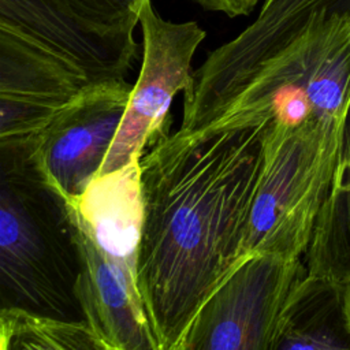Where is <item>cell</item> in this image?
Segmentation results:
<instances>
[{"label":"cell","instance_id":"6da1fadb","mask_svg":"<svg viewBox=\"0 0 350 350\" xmlns=\"http://www.w3.org/2000/svg\"><path fill=\"white\" fill-rule=\"evenodd\" d=\"M267 127L168 126L141 159L137 283L156 350H178L194 317L247 258L243 250Z\"/></svg>","mask_w":350,"mask_h":350},{"label":"cell","instance_id":"7a4b0ae2","mask_svg":"<svg viewBox=\"0 0 350 350\" xmlns=\"http://www.w3.org/2000/svg\"><path fill=\"white\" fill-rule=\"evenodd\" d=\"M183 94L179 130H294L350 109V12L320 11L286 41L213 49Z\"/></svg>","mask_w":350,"mask_h":350},{"label":"cell","instance_id":"3957f363","mask_svg":"<svg viewBox=\"0 0 350 350\" xmlns=\"http://www.w3.org/2000/svg\"><path fill=\"white\" fill-rule=\"evenodd\" d=\"M0 152L1 308L81 320V253L70 204L38 172L23 148Z\"/></svg>","mask_w":350,"mask_h":350},{"label":"cell","instance_id":"277c9868","mask_svg":"<svg viewBox=\"0 0 350 350\" xmlns=\"http://www.w3.org/2000/svg\"><path fill=\"white\" fill-rule=\"evenodd\" d=\"M349 111L294 130H265L246 257L295 260L306 253L336 172Z\"/></svg>","mask_w":350,"mask_h":350},{"label":"cell","instance_id":"5b68a950","mask_svg":"<svg viewBox=\"0 0 350 350\" xmlns=\"http://www.w3.org/2000/svg\"><path fill=\"white\" fill-rule=\"evenodd\" d=\"M144 0H0V37L52 59L86 86L126 81Z\"/></svg>","mask_w":350,"mask_h":350},{"label":"cell","instance_id":"8992f818","mask_svg":"<svg viewBox=\"0 0 350 350\" xmlns=\"http://www.w3.org/2000/svg\"><path fill=\"white\" fill-rule=\"evenodd\" d=\"M301 258L247 257L206 299L178 350H275Z\"/></svg>","mask_w":350,"mask_h":350},{"label":"cell","instance_id":"52a82bcc","mask_svg":"<svg viewBox=\"0 0 350 350\" xmlns=\"http://www.w3.org/2000/svg\"><path fill=\"white\" fill-rule=\"evenodd\" d=\"M142 64L133 85L126 112L98 175L116 171L141 159L146 145L167 127L176 93H190L194 85L193 56L205 40V30L194 21L163 19L152 0L139 12Z\"/></svg>","mask_w":350,"mask_h":350},{"label":"cell","instance_id":"ba28073f","mask_svg":"<svg viewBox=\"0 0 350 350\" xmlns=\"http://www.w3.org/2000/svg\"><path fill=\"white\" fill-rule=\"evenodd\" d=\"M131 90L127 81L85 88L37 137L21 146L67 202L74 204L98 175Z\"/></svg>","mask_w":350,"mask_h":350},{"label":"cell","instance_id":"9c48e42d","mask_svg":"<svg viewBox=\"0 0 350 350\" xmlns=\"http://www.w3.org/2000/svg\"><path fill=\"white\" fill-rule=\"evenodd\" d=\"M85 88L52 59L0 37V148L30 142Z\"/></svg>","mask_w":350,"mask_h":350},{"label":"cell","instance_id":"30bf717a","mask_svg":"<svg viewBox=\"0 0 350 350\" xmlns=\"http://www.w3.org/2000/svg\"><path fill=\"white\" fill-rule=\"evenodd\" d=\"M71 205L116 275L141 298L137 283L144 224L139 159L109 174L97 175Z\"/></svg>","mask_w":350,"mask_h":350},{"label":"cell","instance_id":"8fae6325","mask_svg":"<svg viewBox=\"0 0 350 350\" xmlns=\"http://www.w3.org/2000/svg\"><path fill=\"white\" fill-rule=\"evenodd\" d=\"M70 209L81 253L77 298L83 319L107 350H156L141 298L133 294L116 275L77 217L71 204Z\"/></svg>","mask_w":350,"mask_h":350},{"label":"cell","instance_id":"7c38bea8","mask_svg":"<svg viewBox=\"0 0 350 350\" xmlns=\"http://www.w3.org/2000/svg\"><path fill=\"white\" fill-rule=\"evenodd\" d=\"M275 350H350L346 286L306 272L287 298Z\"/></svg>","mask_w":350,"mask_h":350},{"label":"cell","instance_id":"4fadbf2b","mask_svg":"<svg viewBox=\"0 0 350 350\" xmlns=\"http://www.w3.org/2000/svg\"><path fill=\"white\" fill-rule=\"evenodd\" d=\"M306 269L350 288V111L336 172L306 249Z\"/></svg>","mask_w":350,"mask_h":350},{"label":"cell","instance_id":"5bb4252c","mask_svg":"<svg viewBox=\"0 0 350 350\" xmlns=\"http://www.w3.org/2000/svg\"><path fill=\"white\" fill-rule=\"evenodd\" d=\"M0 350H107L85 320H66L18 308L0 310Z\"/></svg>","mask_w":350,"mask_h":350},{"label":"cell","instance_id":"9a60e30c","mask_svg":"<svg viewBox=\"0 0 350 350\" xmlns=\"http://www.w3.org/2000/svg\"><path fill=\"white\" fill-rule=\"evenodd\" d=\"M320 11L350 12V0H264L257 18L237 37L223 44L227 51H257L278 45Z\"/></svg>","mask_w":350,"mask_h":350},{"label":"cell","instance_id":"2e32d148","mask_svg":"<svg viewBox=\"0 0 350 350\" xmlns=\"http://www.w3.org/2000/svg\"><path fill=\"white\" fill-rule=\"evenodd\" d=\"M204 10L221 12L230 18L249 15L260 0H193Z\"/></svg>","mask_w":350,"mask_h":350}]
</instances>
